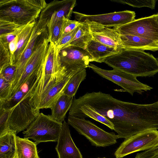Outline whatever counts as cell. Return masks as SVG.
Instances as JSON below:
<instances>
[{
    "label": "cell",
    "mask_w": 158,
    "mask_h": 158,
    "mask_svg": "<svg viewBox=\"0 0 158 158\" xmlns=\"http://www.w3.org/2000/svg\"><path fill=\"white\" fill-rule=\"evenodd\" d=\"M152 158H158V154L153 156Z\"/></svg>",
    "instance_id": "39"
},
{
    "label": "cell",
    "mask_w": 158,
    "mask_h": 158,
    "mask_svg": "<svg viewBox=\"0 0 158 158\" xmlns=\"http://www.w3.org/2000/svg\"><path fill=\"white\" fill-rule=\"evenodd\" d=\"M157 146V130H147L125 139L116 150L114 155L116 158H122L134 152L146 151Z\"/></svg>",
    "instance_id": "8"
},
{
    "label": "cell",
    "mask_w": 158,
    "mask_h": 158,
    "mask_svg": "<svg viewBox=\"0 0 158 158\" xmlns=\"http://www.w3.org/2000/svg\"><path fill=\"white\" fill-rule=\"evenodd\" d=\"M62 125L51 115L40 113L23 132L24 138L32 139L37 144L43 142H57Z\"/></svg>",
    "instance_id": "4"
},
{
    "label": "cell",
    "mask_w": 158,
    "mask_h": 158,
    "mask_svg": "<svg viewBox=\"0 0 158 158\" xmlns=\"http://www.w3.org/2000/svg\"><path fill=\"white\" fill-rule=\"evenodd\" d=\"M73 13L80 23H92L107 27H117L130 23L134 20V11L126 10L108 14L87 15L76 11Z\"/></svg>",
    "instance_id": "10"
},
{
    "label": "cell",
    "mask_w": 158,
    "mask_h": 158,
    "mask_svg": "<svg viewBox=\"0 0 158 158\" xmlns=\"http://www.w3.org/2000/svg\"><path fill=\"white\" fill-rule=\"evenodd\" d=\"M56 147L58 158H83L71 137L69 124L64 121Z\"/></svg>",
    "instance_id": "15"
},
{
    "label": "cell",
    "mask_w": 158,
    "mask_h": 158,
    "mask_svg": "<svg viewBox=\"0 0 158 158\" xmlns=\"http://www.w3.org/2000/svg\"><path fill=\"white\" fill-rule=\"evenodd\" d=\"M64 22L63 18L54 25L50 33L48 35L50 42L55 44L60 38L62 34Z\"/></svg>",
    "instance_id": "31"
},
{
    "label": "cell",
    "mask_w": 158,
    "mask_h": 158,
    "mask_svg": "<svg viewBox=\"0 0 158 158\" xmlns=\"http://www.w3.org/2000/svg\"><path fill=\"white\" fill-rule=\"evenodd\" d=\"M158 154V146L143 152L137 153L135 158H152Z\"/></svg>",
    "instance_id": "37"
},
{
    "label": "cell",
    "mask_w": 158,
    "mask_h": 158,
    "mask_svg": "<svg viewBox=\"0 0 158 158\" xmlns=\"http://www.w3.org/2000/svg\"><path fill=\"white\" fill-rule=\"evenodd\" d=\"M62 66L68 71H80L88 67L93 59L86 49L69 46L59 52Z\"/></svg>",
    "instance_id": "13"
},
{
    "label": "cell",
    "mask_w": 158,
    "mask_h": 158,
    "mask_svg": "<svg viewBox=\"0 0 158 158\" xmlns=\"http://www.w3.org/2000/svg\"><path fill=\"white\" fill-rule=\"evenodd\" d=\"M73 97L62 95L56 101L51 109V116L58 122L63 123L66 113L72 105Z\"/></svg>",
    "instance_id": "22"
},
{
    "label": "cell",
    "mask_w": 158,
    "mask_h": 158,
    "mask_svg": "<svg viewBox=\"0 0 158 158\" xmlns=\"http://www.w3.org/2000/svg\"><path fill=\"white\" fill-rule=\"evenodd\" d=\"M47 4L44 0H0V20L26 25L37 20Z\"/></svg>",
    "instance_id": "3"
},
{
    "label": "cell",
    "mask_w": 158,
    "mask_h": 158,
    "mask_svg": "<svg viewBox=\"0 0 158 158\" xmlns=\"http://www.w3.org/2000/svg\"><path fill=\"white\" fill-rule=\"evenodd\" d=\"M64 22L61 37L73 31L81 23L78 21L71 20L65 17L64 18Z\"/></svg>",
    "instance_id": "35"
},
{
    "label": "cell",
    "mask_w": 158,
    "mask_h": 158,
    "mask_svg": "<svg viewBox=\"0 0 158 158\" xmlns=\"http://www.w3.org/2000/svg\"><path fill=\"white\" fill-rule=\"evenodd\" d=\"M12 108L5 109L0 108V136L10 131L9 118Z\"/></svg>",
    "instance_id": "28"
},
{
    "label": "cell",
    "mask_w": 158,
    "mask_h": 158,
    "mask_svg": "<svg viewBox=\"0 0 158 158\" xmlns=\"http://www.w3.org/2000/svg\"><path fill=\"white\" fill-rule=\"evenodd\" d=\"M79 72L69 71L64 79L49 90L45 97L40 103L38 108V110L40 111L41 109H51L56 101L63 94L64 89L70 78Z\"/></svg>",
    "instance_id": "18"
},
{
    "label": "cell",
    "mask_w": 158,
    "mask_h": 158,
    "mask_svg": "<svg viewBox=\"0 0 158 158\" xmlns=\"http://www.w3.org/2000/svg\"><path fill=\"white\" fill-rule=\"evenodd\" d=\"M49 43L48 31L46 29L38 39L20 77L10 93L7 98L13 96L20 89L31 74L44 65Z\"/></svg>",
    "instance_id": "7"
},
{
    "label": "cell",
    "mask_w": 158,
    "mask_h": 158,
    "mask_svg": "<svg viewBox=\"0 0 158 158\" xmlns=\"http://www.w3.org/2000/svg\"><path fill=\"white\" fill-rule=\"evenodd\" d=\"M26 25L21 26L13 32L0 36V43L9 47V43L19 35Z\"/></svg>",
    "instance_id": "34"
},
{
    "label": "cell",
    "mask_w": 158,
    "mask_h": 158,
    "mask_svg": "<svg viewBox=\"0 0 158 158\" xmlns=\"http://www.w3.org/2000/svg\"><path fill=\"white\" fill-rule=\"evenodd\" d=\"M26 95L21 89H19L10 98L0 101V108L10 109L17 105Z\"/></svg>",
    "instance_id": "27"
},
{
    "label": "cell",
    "mask_w": 158,
    "mask_h": 158,
    "mask_svg": "<svg viewBox=\"0 0 158 158\" xmlns=\"http://www.w3.org/2000/svg\"><path fill=\"white\" fill-rule=\"evenodd\" d=\"M81 24L72 32L62 36L59 40L55 44L59 51L69 45L80 28Z\"/></svg>",
    "instance_id": "29"
},
{
    "label": "cell",
    "mask_w": 158,
    "mask_h": 158,
    "mask_svg": "<svg viewBox=\"0 0 158 158\" xmlns=\"http://www.w3.org/2000/svg\"><path fill=\"white\" fill-rule=\"evenodd\" d=\"M111 1L127 4L134 7H148L152 9L155 8L156 0H111Z\"/></svg>",
    "instance_id": "26"
},
{
    "label": "cell",
    "mask_w": 158,
    "mask_h": 158,
    "mask_svg": "<svg viewBox=\"0 0 158 158\" xmlns=\"http://www.w3.org/2000/svg\"><path fill=\"white\" fill-rule=\"evenodd\" d=\"M30 97H24L12 108L9 118L10 130L16 134L26 130L38 115L31 106Z\"/></svg>",
    "instance_id": "12"
},
{
    "label": "cell",
    "mask_w": 158,
    "mask_h": 158,
    "mask_svg": "<svg viewBox=\"0 0 158 158\" xmlns=\"http://www.w3.org/2000/svg\"><path fill=\"white\" fill-rule=\"evenodd\" d=\"M81 23L80 28L67 46H72L85 49L88 43L92 39L89 24Z\"/></svg>",
    "instance_id": "24"
},
{
    "label": "cell",
    "mask_w": 158,
    "mask_h": 158,
    "mask_svg": "<svg viewBox=\"0 0 158 158\" xmlns=\"http://www.w3.org/2000/svg\"><path fill=\"white\" fill-rule=\"evenodd\" d=\"M10 60L9 47L0 43V69L10 65Z\"/></svg>",
    "instance_id": "30"
},
{
    "label": "cell",
    "mask_w": 158,
    "mask_h": 158,
    "mask_svg": "<svg viewBox=\"0 0 158 158\" xmlns=\"http://www.w3.org/2000/svg\"><path fill=\"white\" fill-rule=\"evenodd\" d=\"M16 68L15 65H10L0 69V76L2 77L6 81L9 83L10 85L14 80Z\"/></svg>",
    "instance_id": "32"
},
{
    "label": "cell",
    "mask_w": 158,
    "mask_h": 158,
    "mask_svg": "<svg viewBox=\"0 0 158 158\" xmlns=\"http://www.w3.org/2000/svg\"><path fill=\"white\" fill-rule=\"evenodd\" d=\"M10 86V84L0 76V101L7 98Z\"/></svg>",
    "instance_id": "36"
},
{
    "label": "cell",
    "mask_w": 158,
    "mask_h": 158,
    "mask_svg": "<svg viewBox=\"0 0 158 158\" xmlns=\"http://www.w3.org/2000/svg\"><path fill=\"white\" fill-rule=\"evenodd\" d=\"M106 158L104 157V158Z\"/></svg>",
    "instance_id": "42"
},
{
    "label": "cell",
    "mask_w": 158,
    "mask_h": 158,
    "mask_svg": "<svg viewBox=\"0 0 158 158\" xmlns=\"http://www.w3.org/2000/svg\"><path fill=\"white\" fill-rule=\"evenodd\" d=\"M85 49L92 57L93 61L99 63H102L104 59L118 53L121 50L105 45L93 39Z\"/></svg>",
    "instance_id": "19"
},
{
    "label": "cell",
    "mask_w": 158,
    "mask_h": 158,
    "mask_svg": "<svg viewBox=\"0 0 158 158\" xmlns=\"http://www.w3.org/2000/svg\"><path fill=\"white\" fill-rule=\"evenodd\" d=\"M158 13L113 27L120 34L138 36L158 42Z\"/></svg>",
    "instance_id": "9"
},
{
    "label": "cell",
    "mask_w": 158,
    "mask_h": 158,
    "mask_svg": "<svg viewBox=\"0 0 158 158\" xmlns=\"http://www.w3.org/2000/svg\"><path fill=\"white\" fill-rule=\"evenodd\" d=\"M21 26L12 22L0 20V36L13 32Z\"/></svg>",
    "instance_id": "33"
},
{
    "label": "cell",
    "mask_w": 158,
    "mask_h": 158,
    "mask_svg": "<svg viewBox=\"0 0 158 158\" xmlns=\"http://www.w3.org/2000/svg\"><path fill=\"white\" fill-rule=\"evenodd\" d=\"M59 52L55 44L50 42L44 67L30 97L31 104L36 111L49 90L64 79L68 73L61 65Z\"/></svg>",
    "instance_id": "2"
},
{
    "label": "cell",
    "mask_w": 158,
    "mask_h": 158,
    "mask_svg": "<svg viewBox=\"0 0 158 158\" xmlns=\"http://www.w3.org/2000/svg\"><path fill=\"white\" fill-rule=\"evenodd\" d=\"M15 140L17 158H40L35 142L17 136Z\"/></svg>",
    "instance_id": "23"
},
{
    "label": "cell",
    "mask_w": 158,
    "mask_h": 158,
    "mask_svg": "<svg viewBox=\"0 0 158 158\" xmlns=\"http://www.w3.org/2000/svg\"><path fill=\"white\" fill-rule=\"evenodd\" d=\"M14 158H17V154L15 156Z\"/></svg>",
    "instance_id": "40"
},
{
    "label": "cell",
    "mask_w": 158,
    "mask_h": 158,
    "mask_svg": "<svg viewBox=\"0 0 158 158\" xmlns=\"http://www.w3.org/2000/svg\"><path fill=\"white\" fill-rule=\"evenodd\" d=\"M46 25L45 20L39 18L36 20L25 50L21 57L15 65L16 71L14 80L10 86L8 96L20 77L38 39L43 32L47 29Z\"/></svg>",
    "instance_id": "14"
},
{
    "label": "cell",
    "mask_w": 158,
    "mask_h": 158,
    "mask_svg": "<svg viewBox=\"0 0 158 158\" xmlns=\"http://www.w3.org/2000/svg\"><path fill=\"white\" fill-rule=\"evenodd\" d=\"M88 67L102 77L120 86L123 89L121 91L127 92L132 96L135 93L142 94L144 91L153 89L148 85L140 82L136 77L119 69H104L92 64H90Z\"/></svg>",
    "instance_id": "6"
},
{
    "label": "cell",
    "mask_w": 158,
    "mask_h": 158,
    "mask_svg": "<svg viewBox=\"0 0 158 158\" xmlns=\"http://www.w3.org/2000/svg\"><path fill=\"white\" fill-rule=\"evenodd\" d=\"M18 36L16 37L9 44V48L11 60L12 59L17 49L18 41Z\"/></svg>",
    "instance_id": "38"
},
{
    "label": "cell",
    "mask_w": 158,
    "mask_h": 158,
    "mask_svg": "<svg viewBox=\"0 0 158 158\" xmlns=\"http://www.w3.org/2000/svg\"><path fill=\"white\" fill-rule=\"evenodd\" d=\"M76 4V0H55L47 4L39 18L46 21L48 35L54 25L64 17L69 19Z\"/></svg>",
    "instance_id": "11"
},
{
    "label": "cell",
    "mask_w": 158,
    "mask_h": 158,
    "mask_svg": "<svg viewBox=\"0 0 158 158\" xmlns=\"http://www.w3.org/2000/svg\"><path fill=\"white\" fill-rule=\"evenodd\" d=\"M102 62L137 77H152L158 73V59L143 51L122 49Z\"/></svg>",
    "instance_id": "1"
},
{
    "label": "cell",
    "mask_w": 158,
    "mask_h": 158,
    "mask_svg": "<svg viewBox=\"0 0 158 158\" xmlns=\"http://www.w3.org/2000/svg\"><path fill=\"white\" fill-rule=\"evenodd\" d=\"M87 23L93 39L110 47L119 50L123 49L120 34L114 28H110L92 23Z\"/></svg>",
    "instance_id": "16"
},
{
    "label": "cell",
    "mask_w": 158,
    "mask_h": 158,
    "mask_svg": "<svg viewBox=\"0 0 158 158\" xmlns=\"http://www.w3.org/2000/svg\"><path fill=\"white\" fill-rule=\"evenodd\" d=\"M68 123L96 147H105L117 143V135L105 131L85 118L69 115Z\"/></svg>",
    "instance_id": "5"
},
{
    "label": "cell",
    "mask_w": 158,
    "mask_h": 158,
    "mask_svg": "<svg viewBox=\"0 0 158 158\" xmlns=\"http://www.w3.org/2000/svg\"><path fill=\"white\" fill-rule=\"evenodd\" d=\"M16 133L10 131L0 136V158H14L16 155Z\"/></svg>",
    "instance_id": "21"
},
{
    "label": "cell",
    "mask_w": 158,
    "mask_h": 158,
    "mask_svg": "<svg viewBox=\"0 0 158 158\" xmlns=\"http://www.w3.org/2000/svg\"><path fill=\"white\" fill-rule=\"evenodd\" d=\"M123 49L142 51H158V42L134 35H120Z\"/></svg>",
    "instance_id": "17"
},
{
    "label": "cell",
    "mask_w": 158,
    "mask_h": 158,
    "mask_svg": "<svg viewBox=\"0 0 158 158\" xmlns=\"http://www.w3.org/2000/svg\"><path fill=\"white\" fill-rule=\"evenodd\" d=\"M157 24L158 25V18H157Z\"/></svg>",
    "instance_id": "41"
},
{
    "label": "cell",
    "mask_w": 158,
    "mask_h": 158,
    "mask_svg": "<svg viewBox=\"0 0 158 158\" xmlns=\"http://www.w3.org/2000/svg\"><path fill=\"white\" fill-rule=\"evenodd\" d=\"M36 20L26 25L18 36L17 49L10 61V65H16L21 57L29 41Z\"/></svg>",
    "instance_id": "20"
},
{
    "label": "cell",
    "mask_w": 158,
    "mask_h": 158,
    "mask_svg": "<svg viewBox=\"0 0 158 158\" xmlns=\"http://www.w3.org/2000/svg\"><path fill=\"white\" fill-rule=\"evenodd\" d=\"M86 69L74 74L70 79L64 88L63 94L70 97H73L81 83L86 78Z\"/></svg>",
    "instance_id": "25"
}]
</instances>
